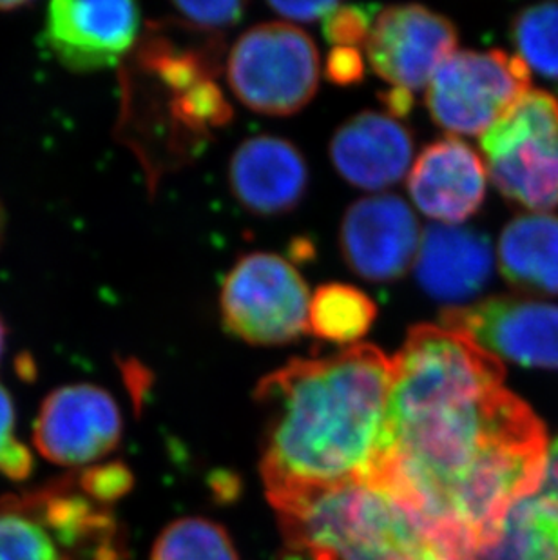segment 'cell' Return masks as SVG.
I'll return each mask as SVG.
<instances>
[{"label": "cell", "mask_w": 558, "mask_h": 560, "mask_svg": "<svg viewBox=\"0 0 558 560\" xmlns=\"http://www.w3.org/2000/svg\"><path fill=\"white\" fill-rule=\"evenodd\" d=\"M184 21L200 30H225L242 21L245 4L240 0H220V2H176Z\"/></svg>", "instance_id": "cell-25"}, {"label": "cell", "mask_w": 558, "mask_h": 560, "mask_svg": "<svg viewBox=\"0 0 558 560\" xmlns=\"http://www.w3.org/2000/svg\"><path fill=\"white\" fill-rule=\"evenodd\" d=\"M457 30L446 16L419 4L391 5L375 16L364 44L369 62L394 90L419 91L455 54Z\"/></svg>", "instance_id": "cell-11"}, {"label": "cell", "mask_w": 558, "mask_h": 560, "mask_svg": "<svg viewBox=\"0 0 558 560\" xmlns=\"http://www.w3.org/2000/svg\"><path fill=\"white\" fill-rule=\"evenodd\" d=\"M504 375L499 358L438 325L411 328L392 360L367 482L421 515L457 560L543 479L546 429Z\"/></svg>", "instance_id": "cell-1"}, {"label": "cell", "mask_w": 558, "mask_h": 560, "mask_svg": "<svg viewBox=\"0 0 558 560\" xmlns=\"http://www.w3.org/2000/svg\"><path fill=\"white\" fill-rule=\"evenodd\" d=\"M485 160L458 138L430 143L411 167L408 189L417 209L444 225L479 211L486 196Z\"/></svg>", "instance_id": "cell-14"}, {"label": "cell", "mask_w": 558, "mask_h": 560, "mask_svg": "<svg viewBox=\"0 0 558 560\" xmlns=\"http://www.w3.org/2000/svg\"><path fill=\"white\" fill-rule=\"evenodd\" d=\"M511 38L530 71L558 80V2L522 10L511 24Z\"/></svg>", "instance_id": "cell-21"}, {"label": "cell", "mask_w": 558, "mask_h": 560, "mask_svg": "<svg viewBox=\"0 0 558 560\" xmlns=\"http://www.w3.org/2000/svg\"><path fill=\"white\" fill-rule=\"evenodd\" d=\"M113 523L68 479L0 495V560H116Z\"/></svg>", "instance_id": "cell-4"}, {"label": "cell", "mask_w": 558, "mask_h": 560, "mask_svg": "<svg viewBox=\"0 0 558 560\" xmlns=\"http://www.w3.org/2000/svg\"><path fill=\"white\" fill-rule=\"evenodd\" d=\"M4 225L5 214L4 209H2V203H0V245H2V238H4Z\"/></svg>", "instance_id": "cell-33"}, {"label": "cell", "mask_w": 558, "mask_h": 560, "mask_svg": "<svg viewBox=\"0 0 558 560\" xmlns=\"http://www.w3.org/2000/svg\"><path fill=\"white\" fill-rule=\"evenodd\" d=\"M330 159L348 184L361 189H386L410 167L414 140L392 115L359 113L337 129L330 142Z\"/></svg>", "instance_id": "cell-16"}, {"label": "cell", "mask_w": 558, "mask_h": 560, "mask_svg": "<svg viewBox=\"0 0 558 560\" xmlns=\"http://www.w3.org/2000/svg\"><path fill=\"white\" fill-rule=\"evenodd\" d=\"M372 10L370 5L337 4L323 19V33L334 48H358L367 44L372 32Z\"/></svg>", "instance_id": "cell-24"}, {"label": "cell", "mask_w": 558, "mask_h": 560, "mask_svg": "<svg viewBox=\"0 0 558 560\" xmlns=\"http://www.w3.org/2000/svg\"><path fill=\"white\" fill-rule=\"evenodd\" d=\"M303 560H457L414 510L361 481L276 508Z\"/></svg>", "instance_id": "cell-3"}, {"label": "cell", "mask_w": 558, "mask_h": 560, "mask_svg": "<svg viewBox=\"0 0 558 560\" xmlns=\"http://www.w3.org/2000/svg\"><path fill=\"white\" fill-rule=\"evenodd\" d=\"M444 328L468 336L499 360L558 371V305L493 296L441 312Z\"/></svg>", "instance_id": "cell-9"}, {"label": "cell", "mask_w": 558, "mask_h": 560, "mask_svg": "<svg viewBox=\"0 0 558 560\" xmlns=\"http://www.w3.org/2000/svg\"><path fill=\"white\" fill-rule=\"evenodd\" d=\"M414 265L427 294L455 305L483 291L493 269V254L485 234L438 223L425 229Z\"/></svg>", "instance_id": "cell-17"}, {"label": "cell", "mask_w": 558, "mask_h": 560, "mask_svg": "<svg viewBox=\"0 0 558 560\" xmlns=\"http://www.w3.org/2000/svg\"><path fill=\"white\" fill-rule=\"evenodd\" d=\"M419 222L399 196L374 195L348 207L339 247L350 270L369 281H394L416 264Z\"/></svg>", "instance_id": "cell-13"}, {"label": "cell", "mask_w": 558, "mask_h": 560, "mask_svg": "<svg viewBox=\"0 0 558 560\" xmlns=\"http://www.w3.org/2000/svg\"><path fill=\"white\" fill-rule=\"evenodd\" d=\"M328 79L334 84L352 85L363 79L364 60L358 48H333L325 66Z\"/></svg>", "instance_id": "cell-27"}, {"label": "cell", "mask_w": 558, "mask_h": 560, "mask_svg": "<svg viewBox=\"0 0 558 560\" xmlns=\"http://www.w3.org/2000/svg\"><path fill=\"white\" fill-rule=\"evenodd\" d=\"M132 485L129 471L120 465L95 466L85 470L79 479V487L88 498L107 502L120 498Z\"/></svg>", "instance_id": "cell-26"}, {"label": "cell", "mask_w": 558, "mask_h": 560, "mask_svg": "<svg viewBox=\"0 0 558 560\" xmlns=\"http://www.w3.org/2000/svg\"><path fill=\"white\" fill-rule=\"evenodd\" d=\"M339 2H269L270 8L289 21L312 22L325 19L330 11L336 10Z\"/></svg>", "instance_id": "cell-28"}, {"label": "cell", "mask_w": 558, "mask_h": 560, "mask_svg": "<svg viewBox=\"0 0 558 560\" xmlns=\"http://www.w3.org/2000/svg\"><path fill=\"white\" fill-rule=\"evenodd\" d=\"M385 106L388 107V112L392 113V117H406L410 113L411 106H414V95L408 91L392 90L386 91L381 95Z\"/></svg>", "instance_id": "cell-30"}, {"label": "cell", "mask_w": 558, "mask_h": 560, "mask_svg": "<svg viewBox=\"0 0 558 560\" xmlns=\"http://www.w3.org/2000/svg\"><path fill=\"white\" fill-rule=\"evenodd\" d=\"M4 345H5V325H4V322H2V317H0V355H2V352H4Z\"/></svg>", "instance_id": "cell-32"}, {"label": "cell", "mask_w": 558, "mask_h": 560, "mask_svg": "<svg viewBox=\"0 0 558 560\" xmlns=\"http://www.w3.org/2000/svg\"><path fill=\"white\" fill-rule=\"evenodd\" d=\"M140 27V10L127 0L51 2L44 44L63 68L90 73L112 68L131 49Z\"/></svg>", "instance_id": "cell-12"}, {"label": "cell", "mask_w": 558, "mask_h": 560, "mask_svg": "<svg viewBox=\"0 0 558 560\" xmlns=\"http://www.w3.org/2000/svg\"><path fill=\"white\" fill-rule=\"evenodd\" d=\"M311 294L300 270L272 253H251L229 270L220 294L226 332L259 347L300 338Z\"/></svg>", "instance_id": "cell-7"}, {"label": "cell", "mask_w": 558, "mask_h": 560, "mask_svg": "<svg viewBox=\"0 0 558 560\" xmlns=\"http://www.w3.org/2000/svg\"><path fill=\"white\" fill-rule=\"evenodd\" d=\"M530 91L532 74L519 55L455 51L430 80L427 106L444 131L485 135Z\"/></svg>", "instance_id": "cell-8"}, {"label": "cell", "mask_w": 558, "mask_h": 560, "mask_svg": "<svg viewBox=\"0 0 558 560\" xmlns=\"http://www.w3.org/2000/svg\"><path fill=\"white\" fill-rule=\"evenodd\" d=\"M374 300L347 283H327L314 292L309 305L306 330L330 343H353L374 325Z\"/></svg>", "instance_id": "cell-20"}, {"label": "cell", "mask_w": 558, "mask_h": 560, "mask_svg": "<svg viewBox=\"0 0 558 560\" xmlns=\"http://www.w3.org/2000/svg\"><path fill=\"white\" fill-rule=\"evenodd\" d=\"M316 44L300 27L267 22L237 38L226 79L243 106L270 117H289L316 95L319 85Z\"/></svg>", "instance_id": "cell-6"}, {"label": "cell", "mask_w": 558, "mask_h": 560, "mask_svg": "<svg viewBox=\"0 0 558 560\" xmlns=\"http://www.w3.org/2000/svg\"><path fill=\"white\" fill-rule=\"evenodd\" d=\"M121 416L115 397L90 383L60 386L38 410L33 443L55 465L82 466L101 460L118 446Z\"/></svg>", "instance_id": "cell-10"}, {"label": "cell", "mask_w": 558, "mask_h": 560, "mask_svg": "<svg viewBox=\"0 0 558 560\" xmlns=\"http://www.w3.org/2000/svg\"><path fill=\"white\" fill-rule=\"evenodd\" d=\"M392 361L374 345L294 360L259 381L272 506L367 481L385 429Z\"/></svg>", "instance_id": "cell-2"}, {"label": "cell", "mask_w": 558, "mask_h": 560, "mask_svg": "<svg viewBox=\"0 0 558 560\" xmlns=\"http://www.w3.org/2000/svg\"><path fill=\"white\" fill-rule=\"evenodd\" d=\"M229 182L236 200L258 217L300 206L309 186L305 159L294 143L272 135L248 138L232 154Z\"/></svg>", "instance_id": "cell-15"}, {"label": "cell", "mask_w": 558, "mask_h": 560, "mask_svg": "<svg viewBox=\"0 0 558 560\" xmlns=\"http://www.w3.org/2000/svg\"><path fill=\"white\" fill-rule=\"evenodd\" d=\"M151 560H237L225 529L206 518H182L160 535Z\"/></svg>", "instance_id": "cell-22"}, {"label": "cell", "mask_w": 558, "mask_h": 560, "mask_svg": "<svg viewBox=\"0 0 558 560\" xmlns=\"http://www.w3.org/2000/svg\"><path fill=\"white\" fill-rule=\"evenodd\" d=\"M499 267L513 289L532 296H558V217L524 214L505 225Z\"/></svg>", "instance_id": "cell-18"}, {"label": "cell", "mask_w": 558, "mask_h": 560, "mask_svg": "<svg viewBox=\"0 0 558 560\" xmlns=\"http://www.w3.org/2000/svg\"><path fill=\"white\" fill-rule=\"evenodd\" d=\"M486 171L508 200L533 212L558 206V95L532 90L480 138Z\"/></svg>", "instance_id": "cell-5"}, {"label": "cell", "mask_w": 558, "mask_h": 560, "mask_svg": "<svg viewBox=\"0 0 558 560\" xmlns=\"http://www.w3.org/2000/svg\"><path fill=\"white\" fill-rule=\"evenodd\" d=\"M27 2H15V0H10V2H0V11H15L21 10V8H26Z\"/></svg>", "instance_id": "cell-31"}, {"label": "cell", "mask_w": 558, "mask_h": 560, "mask_svg": "<svg viewBox=\"0 0 558 560\" xmlns=\"http://www.w3.org/2000/svg\"><path fill=\"white\" fill-rule=\"evenodd\" d=\"M35 459L26 444L15 438V405L10 392L0 385V474L11 481L30 479Z\"/></svg>", "instance_id": "cell-23"}, {"label": "cell", "mask_w": 558, "mask_h": 560, "mask_svg": "<svg viewBox=\"0 0 558 560\" xmlns=\"http://www.w3.org/2000/svg\"><path fill=\"white\" fill-rule=\"evenodd\" d=\"M537 495L554 502L558 506V438L548 446L544 463L543 479L538 485Z\"/></svg>", "instance_id": "cell-29"}, {"label": "cell", "mask_w": 558, "mask_h": 560, "mask_svg": "<svg viewBox=\"0 0 558 560\" xmlns=\"http://www.w3.org/2000/svg\"><path fill=\"white\" fill-rule=\"evenodd\" d=\"M463 560H558V506L537 493L516 499L501 523L469 546Z\"/></svg>", "instance_id": "cell-19"}]
</instances>
